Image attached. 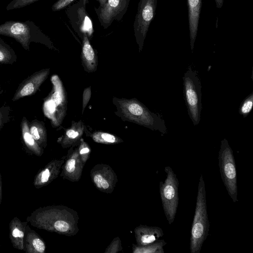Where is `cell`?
Here are the masks:
<instances>
[{
  "instance_id": "6da1fadb",
  "label": "cell",
  "mask_w": 253,
  "mask_h": 253,
  "mask_svg": "<svg viewBox=\"0 0 253 253\" xmlns=\"http://www.w3.org/2000/svg\"><path fill=\"white\" fill-rule=\"evenodd\" d=\"M210 230V222L207 212L205 183L201 174L196 198V207L192 223L190 251L191 253H200Z\"/></svg>"
},
{
  "instance_id": "7a4b0ae2",
  "label": "cell",
  "mask_w": 253,
  "mask_h": 253,
  "mask_svg": "<svg viewBox=\"0 0 253 253\" xmlns=\"http://www.w3.org/2000/svg\"><path fill=\"white\" fill-rule=\"evenodd\" d=\"M0 35L12 38L18 42L22 47L29 50L31 42L48 45L49 39L33 21L9 20L0 24Z\"/></svg>"
},
{
  "instance_id": "3957f363",
  "label": "cell",
  "mask_w": 253,
  "mask_h": 253,
  "mask_svg": "<svg viewBox=\"0 0 253 253\" xmlns=\"http://www.w3.org/2000/svg\"><path fill=\"white\" fill-rule=\"evenodd\" d=\"M119 104L123 114L128 120L151 129L158 130L162 135L167 133V128L162 117L150 112L138 101L121 100Z\"/></svg>"
},
{
  "instance_id": "277c9868",
  "label": "cell",
  "mask_w": 253,
  "mask_h": 253,
  "mask_svg": "<svg viewBox=\"0 0 253 253\" xmlns=\"http://www.w3.org/2000/svg\"><path fill=\"white\" fill-rule=\"evenodd\" d=\"M183 95L189 116L194 126L199 124L202 109V85L198 72L189 66L183 77Z\"/></svg>"
},
{
  "instance_id": "5b68a950",
  "label": "cell",
  "mask_w": 253,
  "mask_h": 253,
  "mask_svg": "<svg viewBox=\"0 0 253 253\" xmlns=\"http://www.w3.org/2000/svg\"><path fill=\"white\" fill-rule=\"evenodd\" d=\"M218 159L221 179L232 201L237 202L239 200L235 161L233 150L225 138L221 141Z\"/></svg>"
},
{
  "instance_id": "8992f818",
  "label": "cell",
  "mask_w": 253,
  "mask_h": 253,
  "mask_svg": "<svg viewBox=\"0 0 253 253\" xmlns=\"http://www.w3.org/2000/svg\"><path fill=\"white\" fill-rule=\"evenodd\" d=\"M166 178L160 181L159 191L163 210L169 224L174 220L179 202V181L169 166L165 167Z\"/></svg>"
},
{
  "instance_id": "52a82bcc",
  "label": "cell",
  "mask_w": 253,
  "mask_h": 253,
  "mask_svg": "<svg viewBox=\"0 0 253 253\" xmlns=\"http://www.w3.org/2000/svg\"><path fill=\"white\" fill-rule=\"evenodd\" d=\"M158 0H140L133 23V31L139 51L142 49L150 25L154 19Z\"/></svg>"
},
{
  "instance_id": "ba28073f",
  "label": "cell",
  "mask_w": 253,
  "mask_h": 253,
  "mask_svg": "<svg viewBox=\"0 0 253 253\" xmlns=\"http://www.w3.org/2000/svg\"><path fill=\"white\" fill-rule=\"evenodd\" d=\"M66 14L73 28L82 39L84 34L87 35L89 40L92 38L94 33L93 23L82 0L68 8Z\"/></svg>"
},
{
  "instance_id": "9c48e42d",
  "label": "cell",
  "mask_w": 253,
  "mask_h": 253,
  "mask_svg": "<svg viewBox=\"0 0 253 253\" xmlns=\"http://www.w3.org/2000/svg\"><path fill=\"white\" fill-rule=\"evenodd\" d=\"M130 0H107L102 7H95L100 25L108 28L115 20L120 21L126 13Z\"/></svg>"
},
{
  "instance_id": "30bf717a",
  "label": "cell",
  "mask_w": 253,
  "mask_h": 253,
  "mask_svg": "<svg viewBox=\"0 0 253 253\" xmlns=\"http://www.w3.org/2000/svg\"><path fill=\"white\" fill-rule=\"evenodd\" d=\"M49 74V69H44L34 73L25 79L19 84L12 100L16 101L35 94Z\"/></svg>"
},
{
  "instance_id": "8fae6325",
  "label": "cell",
  "mask_w": 253,
  "mask_h": 253,
  "mask_svg": "<svg viewBox=\"0 0 253 253\" xmlns=\"http://www.w3.org/2000/svg\"><path fill=\"white\" fill-rule=\"evenodd\" d=\"M190 45L192 53L197 36L202 0H187Z\"/></svg>"
},
{
  "instance_id": "7c38bea8",
  "label": "cell",
  "mask_w": 253,
  "mask_h": 253,
  "mask_svg": "<svg viewBox=\"0 0 253 253\" xmlns=\"http://www.w3.org/2000/svg\"><path fill=\"white\" fill-rule=\"evenodd\" d=\"M82 40V59L84 68L88 72H94L97 68V56L86 34H83Z\"/></svg>"
},
{
  "instance_id": "4fadbf2b",
  "label": "cell",
  "mask_w": 253,
  "mask_h": 253,
  "mask_svg": "<svg viewBox=\"0 0 253 253\" xmlns=\"http://www.w3.org/2000/svg\"><path fill=\"white\" fill-rule=\"evenodd\" d=\"M30 132L38 144H42L46 140V132L43 122L37 119L29 122Z\"/></svg>"
},
{
  "instance_id": "5bb4252c",
  "label": "cell",
  "mask_w": 253,
  "mask_h": 253,
  "mask_svg": "<svg viewBox=\"0 0 253 253\" xmlns=\"http://www.w3.org/2000/svg\"><path fill=\"white\" fill-rule=\"evenodd\" d=\"M140 237V243L144 245L152 243L164 235L163 229L159 227H145L143 228Z\"/></svg>"
},
{
  "instance_id": "9a60e30c",
  "label": "cell",
  "mask_w": 253,
  "mask_h": 253,
  "mask_svg": "<svg viewBox=\"0 0 253 253\" xmlns=\"http://www.w3.org/2000/svg\"><path fill=\"white\" fill-rule=\"evenodd\" d=\"M17 59V55L12 48L0 38V64H12Z\"/></svg>"
},
{
  "instance_id": "2e32d148",
  "label": "cell",
  "mask_w": 253,
  "mask_h": 253,
  "mask_svg": "<svg viewBox=\"0 0 253 253\" xmlns=\"http://www.w3.org/2000/svg\"><path fill=\"white\" fill-rule=\"evenodd\" d=\"M21 128L23 140L27 147L33 151L39 149L38 143L32 136L29 127V122L26 117H23L21 122Z\"/></svg>"
},
{
  "instance_id": "e0dca14e",
  "label": "cell",
  "mask_w": 253,
  "mask_h": 253,
  "mask_svg": "<svg viewBox=\"0 0 253 253\" xmlns=\"http://www.w3.org/2000/svg\"><path fill=\"white\" fill-rule=\"evenodd\" d=\"M166 244L167 242L165 240H158L152 243L146 245L145 247L138 248L135 252L143 253H164V247Z\"/></svg>"
},
{
  "instance_id": "ac0fdd59",
  "label": "cell",
  "mask_w": 253,
  "mask_h": 253,
  "mask_svg": "<svg viewBox=\"0 0 253 253\" xmlns=\"http://www.w3.org/2000/svg\"><path fill=\"white\" fill-rule=\"evenodd\" d=\"M253 106V92L249 94L241 103L239 109V114L246 118L252 110Z\"/></svg>"
},
{
  "instance_id": "d6986e66",
  "label": "cell",
  "mask_w": 253,
  "mask_h": 253,
  "mask_svg": "<svg viewBox=\"0 0 253 253\" xmlns=\"http://www.w3.org/2000/svg\"><path fill=\"white\" fill-rule=\"evenodd\" d=\"M39 0H12L6 7L7 10L21 8Z\"/></svg>"
},
{
  "instance_id": "ffe728a7",
  "label": "cell",
  "mask_w": 253,
  "mask_h": 253,
  "mask_svg": "<svg viewBox=\"0 0 253 253\" xmlns=\"http://www.w3.org/2000/svg\"><path fill=\"white\" fill-rule=\"evenodd\" d=\"M10 111L9 106L3 105L0 107V130L9 122Z\"/></svg>"
},
{
  "instance_id": "44dd1931",
  "label": "cell",
  "mask_w": 253,
  "mask_h": 253,
  "mask_svg": "<svg viewBox=\"0 0 253 253\" xmlns=\"http://www.w3.org/2000/svg\"><path fill=\"white\" fill-rule=\"evenodd\" d=\"M96 141H104L107 143H113L116 141V137L110 133L106 132H97L93 136Z\"/></svg>"
},
{
  "instance_id": "7402d4cb",
  "label": "cell",
  "mask_w": 253,
  "mask_h": 253,
  "mask_svg": "<svg viewBox=\"0 0 253 253\" xmlns=\"http://www.w3.org/2000/svg\"><path fill=\"white\" fill-rule=\"evenodd\" d=\"M75 0H58L52 6L53 11H57L64 9Z\"/></svg>"
},
{
  "instance_id": "603a6c76",
  "label": "cell",
  "mask_w": 253,
  "mask_h": 253,
  "mask_svg": "<svg viewBox=\"0 0 253 253\" xmlns=\"http://www.w3.org/2000/svg\"><path fill=\"white\" fill-rule=\"evenodd\" d=\"M54 228L61 232L67 231L69 228V225L67 222L63 220H58L54 224Z\"/></svg>"
},
{
  "instance_id": "cb8c5ba5",
  "label": "cell",
  "mask_w": 253,
  "mask_h": 253,
  "mask_svg": "<svg viewBox=\"0 0 253 253\" xmlns=\"http://www.w3.org/2000/svg\"><path fill=\"white\" fill-rule=\"evenodd\" d=\"M82 129H83V127L76 128L74 126L66 131V136L69 138L75 139L79 135L80 130Z\"/></svg>"
},
{
  "instance_id": "d4e9b609",
  "label": "cell",
  "mask_w": 253,
  "mask_h": 253,
  "mask_svg": "<svg viewBox=\"0 0 253 253\" xmlns=\"http://www.w3.org/2000/svg\"><path fill=\"white\" fill-rule=\"evenodd\" d=\"M33 245L35 249L39 253H43L45 250V245L43 242L40 239H35L33 241Z\"/></svg>"
},
{
  "instance_id": "484cf974",
  "label": "cell",
  "mask_w": 253,
  "mask_h": 253,
  "mask_svg": "<svg viewBox=\"0 0 253 253\" xmlns=\"http://www.w3.org/2000/svg\"><path fill=\"white\" fill-rule=\"evenodd\" d=\"M90 89L89 88H86L84 90V94H83V112L85 107L86 104H87L89 100L90 99Z\"/></svg>"
},
{
  "instance_id": "4316f807",
  "label": "cell",
  "mask_w": 253,
  "mask_h": 253,
  "mask_svg": "<svg viewBox=\"0 0 253 253\" xmlns=\"http://www.w3.org/2000/svg\"><path fill=\"white\" fill-rule=\"evenodd\" d=\"M75 160L73 159H70L68 161L66 166V169L69 172H72L75 169Z\"/></svg>"
},
{
  "instance_id": "83f0119b",
  "label": "cell",
  "mask_w": 253,
  "mask_h": 253,
  "mask_svg": "<svg viewBox=\"0 0 253 253\" xmlns=\"http://www.w3.org/2000/svg\"><path fill=\"white\" fill-rule=\"evenodd\" d=\"M102 179H103V177H102V175L99 174H96L94 176V178H93L94 182L98 188L102 187L101 185V182Z\"/></svg>"
},
{
  "instance_id": "f1b7e54d",
  "label": "cell",
  "mask_w": 253,
  "mask_h": 253,
  "mask_svg": "<svg viewBox=\"0 0 253 253\" xmlns=\"http://www.w3.org/2000/svg\"><path fill=\"white\" fill-rule=\"evenodd\" d=\"M50 175V172L48 169H46L42 173L41 181L42 182H46L48 181Z\"/></svg>"
},
{
  "instance_id": "f546056e",
  "label": "cell",
  "mask_w": 253,
  "mask_h": 253,
  "mask_svg": "<svg viewBox=\"0 0 253 253\" xmlns=\"http://www.w3.org/2000/svg\"><path fill=\"white\" fill-rule=\"evenodd\" d=\"M12 236L16 237L22 238L24 236V233L17 228L14 229L12 233Z\"/></svg>"
},
{
  "instance_id": "4dcf8cb0",
  "label": "cell",
  "mask_w": 253,
  "mask_h": 253,
  "mask_svg": "<svg viewBox=\"0 0 253 253\" xmlns=\"http://www.w3.org/2000/svg\"><path fill=\"white\" fill-rule=\"evenodd\" d=\"M101 187L104 189H107L109 186V184L107 181L105 180V179L103 178L101 182Z\"/></svg>"
},
{
  "instance_id": "1f68e13d",
  "label": "cell",
  "mask_w": 253,
  "mask_h": 253,
  "mask_svg": "<svg viewBox=\"0 0 253 253\" xmlns=\"http://www.w3.org/2000/svg\"><path fill=\"white\" fill-rule=\"evenodd\" d=\"M216 7L220 9L222 7L224 0H214Z\"/></svg>"
},
{
  "instance_id": "d6a6232c",
  "label": "cell",
  "mask_w": 253,
  "mask_h": 253,
  "mask_svg": "<svg viewBox=\"0 0 253 253\" xmlns=\"http://www.w3.org/2000/svg\"><path fill=\"white\" fill-rule=\"evenodd\" d=\"M99 3L98 7H102L105 4L107 0H96Z\"/></svg>"
},
{
  "instance_id": "836d02e7",
  "label": "cell",
  "mask_w": 253,
  "mask_h": 253,
  "mask_svg": "<svg viewBox=\"0 0 253 253\" xmlns=\"http://www.w3.org/2000/svg\"><path fill=\"white\" fill-rule=\"evenodd\" d=\"M89 151V150L88 148H84L80 151V154H83L85 153H87Z\"/></svg>"
},
{
  "instance_id": "e575fe53",
  "label": "cell",
  "mask_w": 253,
  "mask_h": 253,
  "mask_svg": "<svg viewBox=\"0 0 253 253\" xmlns=\"http://www.w3.org/2000/svg\"><path fill=\"white\" fill-rule=\"evenodd\" d=\"M83 0L84 5L85 6L86 2L87 0Z\"/></svg>"
}]
</instances>
